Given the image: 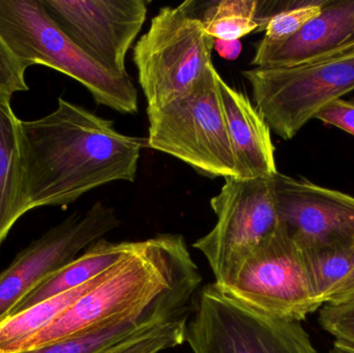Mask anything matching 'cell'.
I'll use <instances>...</instances> for the list:
<instances>
[{"mask_svg": "<svg viewBox=\"0 0 354 353\" xmlns=\"http://www.w3.org/2000/svg\"><path fill=\"white\" fill-rule=\"evenodd\" d=\"M328 353H354V346L335 341L334 345L332 346Z\"/></svg>", "mask_w": 354, "mask_h": 353, "instance_id": "484cf974", "label": "cell"}, {"mask_svg": "<svg viewBox=\"0 0 354 353\" xmlns=\"http://www.w3.org/2000/svg\"><path fill=\"white\" fill-rule=\"evenodd\" d=\"M120 225L113 207L97 202L85 213H72L33 240L0 274V321L41 282Z\"/></svg>", "mask_w": 354, "mask_h": 353, "instance_id": "9c48e42d", "label": "cell"}, {"mask_svg": "<svg viewBox=\"0 0 354 353\" xmlns=\"http://www.w3.org/2000/svg\"><path fill=\"white\" fill-rule=\"evenodd\" d=\"M194 2L164 6L134 48V64L147 109L171 103L191 90L212 66L214 41Z\"/></svg>", "mask_w": 354, "mask_h": 353, "instance_id": "5b68a950", "label": "cell"}, {"mask_svg": "<svg viewBox=\"0 0 354 353\" xmlns=\"http://www.w3.org/2000/svg\"><path fill=\"white\" fill-rule=\"evenodd\" d=\"M270 131L290 140L326 106L354 90V44L293 66L243 72Z\"/></svg>", "mask_w": 354, "mask_h": 353, "instance_id": "277c9868", "label": "cell"}, {"mask_svg": "<svg viewBox=\"0 0 354 353\" xmlns=\"http://www.w3.org/2000/svg\"><path fill=\"white\" fill-rule=\"evenodd\" d=\"M354 302V269L339 282L324 298V304H342Z\"/></svg>", "mask_w": 354, "mask_h": 353, "instance_id": "cb8c5ba5", "label": "cell"}, {"mask_svg": "<svg viewBox=\"0 0 354 353\" xmlns=\"http://www.w3.org/2000/svg\"><path fill=\"white\" fill-rule=\"evenodd\" d=\"M195 303L185 334L193 353H318L301 323L266 316L214 283Z\"/></svg>", "mask_w": 354, "mask_h": 353, "instance_id": "52a82bcc", "label": "cell"}, {"mask_svg": "<svg viewBox=\"0 0 354 353\" xmlns=\"http://www.w3.org/2000/svg\"><path fill=\"white\" fill-rule=\"evenodd\" d=\"M0 35L25 66L41 64L78 81L95 103L122 114L138 111L132 78L106 70L76 45L41 0H0Z\"/></svg>", "mask_w": 354, "mask_h": 353, "instance_id": "7a4b0ae2", "label": "cell"}, {"mask_svg": "<svg viewBox=\"0 0 354 353\" xmlns=\"http://www.w3.org/2000/svg\"><path fill=\"white\" fill-rule=\"evenodd\" d=\"M257 10L258 0H222L208 4L200 18L212 39L241 41L258 31Z\"/></svg>", "mask_w": 354, "mask_h": 353, "instance_id": "d6986e66", "label": "cell"}, {"mask_svg": "<svg viewBox=\"0 0 354 353\" xmlns=\"http://www.w3.org/2000/svg\"><path fill=\"white\" fill-rule=\"evenodd\" d=\"M107 271L75 289L48 298L0 321V353L18 352L25 342L49 327L79 298L97 285Z\"/></svg>", "mask_w": 354, "mask_h": 353, "instance_id": "e0dca14e", "label": "cell"}, {"mask_svg": "<svg viewBox=\"0 0 354 353\" xmlns=\"http://www.w3.org/2000/svg\"><path fill=\"white\" fill-rule=\"evenodd\" d=\"M216 222L193 247L207 260L221 290L239 274L248 258L277 231L274 175L241 180L225 178L220 193L210 199Z\"/></svg>", "mask_w": 354, "mask_h": 353, "instance_id": "8992f818", "label": "cell"}, {"mask_svg": "<svg viewBox=\"0 0 354 353\" xmlns=\"http://www.w3.org/2000/svg\"><path fill=\"white\" fill-rule=\"evenodd\" d=\"M220 91L236 163V178L272 176L278 172L270 128L247 95L221 77Z\"/></svg>", "mask_w": 354, "mask_h": 353, "instance_id": "4fadbf2b", "label": "cell"}, {"mask_svg": "<svg viewBox=\"0 0 354 353\" xmlns=\"http://www.w3.org/2000/svg\"><path fill=\"white\" fill-rule=\"evenodd\" d=\"M177 305L169 294H161L145 308L101 329L19 353H97L138 332L176 316Z\"/></svg>", "mask_w": 354, "mask_h": 353, "instance_id": "2e32d148", "label": "cell"}, {"mask_svg": "<svg viewBox=\"0 0 354 353\" xmlns=\"http://www.w3.org/2000/svg\"><path fill=\"white\" fill-rule=\"evenodd\" d=\"M12 95L0 91V245L27 213L21 120L10 105Z\"/></svg>", "mask_w": 354, "mask_h": 353, "instance_id": "5bb4252c", "label": "cell"}, {"mask_svg": "<svg viewBox=\"0 0 354 353\" xmlns=\"http://www.w3.org/2000/svg\"><path fill=\"white\" fill-rule=\"evenodd\" d=\"M266 316L301 323L320 309L314 298L301 251L282 222L222 290Z\"/></svg>", "mask_w": 354, "mask_h": 353, "instance_id": "ba28073f", "label": "cell"}, {"mask_svg": "<svg viewBox=\"0 0 354 353\" xmlns=\"http://www.w3.org/2000/svg\"><path fill=\"white\" fill-rule=\"evenodd\" d=\"M26 70L0 35V91L12 95L19 91L28 90L25 80Z\"/></svg>", "mask_w": 354, "mask_h": 353, "instance_id": "7402d4cb", "label": "cell"}, {"mask_svg": "<svg viewBox=\"0 0 354 353\" xmlns=\"http://www.w3.org/2000/svg\"><path fill=\"white\" fill-rule=\"evenodd\" d=\"M318 321L336 341L354 346V302L324 304Z\"/></svg>", "mask_w": 354, "mask_h": 353, "instance_id": "44dd1931", "label": "cell"}, {"mask_svg": "<svg viewBox=\"0 0 354 353\" xmlns=\"http://www.w3.org/2000/svg\"><path fill=\"white\" fill-rule=\"evenodd\" d=\"M354 44V0H328L299 32L279 43L258 41L255 68L293 66L335 53Z\"/></svg>", "mask_w": 354, "mask_h": 353, "instance_id": "7c38bea8", "label": "cell"}, {"mask_svg": "<svg viewBox=\"0 0 354 353\" xmlns=\"http://www.w3.org/2000/svg\"><path fill=\"white\" fill-rule=\"evenodd\" d=\"M137 245L138 242H112L105 238L97 240L72 263L41 282L10 315L22 312L33 305L70 292L99 277L128 256Z\"/></svg>", "mask_w": 354, "mask_h": 353, "instance_id": "9a60e30c", "label": "cell"}, {"mask_svg": "<svg viewBox=\"0 0 354 353\" xmlns=\"http://www.w3.org/2000/svg\"><path fill=\"white\" fill-rule=\"evenodd\" d=\"M59 28L97 64L127 75L126 58L147 15L145 0H41Z\"/></svg>", "mask_w": 354, "mask_h": 353, "instance_id": "30bf717a", "label": "cell"}, {"mask_svg": "<svg viewBox=\"0 0 354 353\" xmlns=\"http://www.w3.org/2000/svg\"><path fill=\"white\" fill-rule=\"evenodd\" d=\"M297 246L314 298L322 308L328 292L354 269V238Z\"/></svg>", "mask_w": 354, "mask_h": 353, "instance_id": "ac0fdd59", "label": "cell"}, {"mask_svg": "<svg viewBox=\"0 0 354 353\" xmlns=\"http://www.w3.org/2000/svg\"><path fill=\"white\" fill-rule=\"evenodd\" d=\"M220 79L212 64L191 90L163 107L147 109V144L203 175L236 178Z\"/></svg>", "mask_w": 354, "mask_h": 353, "instance_id": "3957f363", "label": "cell"}, {"mask_svg": "<svg viewBox=\"0 0 354 353\" xmlns=\"http://www.w3.org/2000/svg\"><path fill=\"white\" fill-rule=\"evenodd\" d=\"M214 50L227 60H236L241 55L243 45L239 41H226V39H214Z\"/></svg>", "mask_w": 354, "mask_h": 353, "instance_id": "d4e9b609", "label": "cell"}, {"mask_svg": "<svg viewBox=\"0 0 354 353\" xmlns=\"http://www.w3.org/2000/svg\"><path fill=\"white\" fill-rule=\"evenodd\" d=\"M277 211L297 245L354 238V197L306 178L274 175Z\"/></svg>", "mask_w": 354, "mask_h": 353, "instance_id": "8fae6325", "label": "cell"}, {"mask_svg": "<svg viewBox=\"0 0 354 353\" xmlns=\"http://www.w3.org/2000/svg\"><path fill=\"white\" fill-rule=\"evenodd\" d=\"M20 128L27 213L64 207L100 187L136 178L145 140L64 97L48 115L21 120Z\"/></svg>", "mask_w": 354, "mask_h": 353, "instance_id": "6da1fadb", "label": "cell"}, {"mask_svg": "<svg viewBox=\"0 0 354 353\" xmlns=\"http://www.w3.org/2000/svg\"><path fill=\"white\" fill-rule=\"evenodd\" d=\"M189 313L158 323L97 353H160L185 342Z\"/></svg>", "mask_w": 354, "mask_h": 353, "instance_id": "ffe728a7", "label": "cell"}, {"mask_svg": "<svg viewBox=\"0 0 354 353\" xmlns=\"http://www.w3.org/2000/svg\"><path fill=\"white\" fill-rule=\"evenodd\" d=\"M315 118L354 136V101L336 99L324 108Z\"/></svg>", "mask_w": 354, "mask_h": 353, "instance_id": "603a6c76", "label": "cell"}]
</instances>
